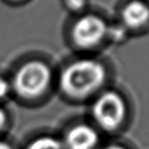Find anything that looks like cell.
Segmentation results:
<instances>
[{
  "mask_svg": "<svg viewBox=\"0 0 149 149\" xmlns=\"http://www.w3.org/2000/svg\"><path fill=\"white\" fill-rule=\"evenodd\" d=\"M107 78V71L101 62L80 59L72 62L62 71L60 88L66 95L84 99L96 92Z\"/></svg>",
  "mask_w": 149,
  "mask_h": 149,
  "instance_id": "obj_1",
  "label": "cell"
},
{
  "mask_svg": "<svg viewBox=\"0 0 149 149\" xmlns=\"http://www.w3.org/2000/svg\"><path fill=\"white\" fill-rule=\"evenodd\" d=\"M52 81V71L41 61H30L22 65L13 79V88L25 99H34L44 94Z\"/></svg>",
  "mask_w": 149,
  "mask_h": 149,
  "instance_id": "obj_2",
  "label": "cell"
},
{
  "mask_svg": "<svg viewBox=\"0 0 149 149\" xmlns=\"http://www.w3.org/2000/svg\"><path fill=\"white\" fill-rule=\"evenodd\" d=\"M95 122L107 131L116 130L125 121L126 105L118 92L108 90L98 97L92 107Z\"/></svg>",
  "mask_w": 149,
  "mask_h": 149,
  "instance_id": "obj_3",
  "label": "cell"
},
{
  "mask_svg": "<svg viewBox=\"0 0 149 149\" xmlns=\"http://www.w3.org/2000/svg\"><path fill=\"white\" fill-rule=\"evenodd\" d=\"M107 22L95 14H86L76 21L72 28V39L80 49H89L97 47L108 34Z\"/></svg>",
  "mask_w": 149,
  "mask_h": 149,
  "instance_id": "obj_4",
  "label": "cell"
},
{
  "mask_svg": "<svg viewBox=\"0 0 149 149\" xmlns=\"http://www.w3.org/2000/svg\"><path fill=\"white\" fill-rule=\"evenodd\" d=\"M99 141V136L93 127L88 125H77L68 130L65 139L67 149H94Z\"/></svg>",
  "mask_w": 149,
  "mask_h": 149,
  "instance_id": "obj_5",
  "label": "cell"
},
{
  "mask_svg": "<svg viewBox=\"0 0 149 149\" xmlns=\"http://www.w3.org/2000/svg\"><path fill=\"white\" fill-rule=\"evenodd\" d=\"M123 25L127 29H139L149 22V4L143 0H131L122 10Z\"/></svg>",
  "mask_w": 149,
  "mask_h": 149,
  "instance_id": "obj_6",
  "label": "cell"
},
{
  "mask_svg": "<svg viewBox=\"0 0 149 149\" xmlns=\"http://www.w3.org/2000/svg\"><path fill=\"white\" fill-rule=\"evenodd\" d=\"M27 149H64V146L59 140L45 136L32 141Z\"/></svg>",
  "mask_w": 149,
  "mask_h": 149,
  "instance_id": "obj_7",
  "label": "cell"
},
{
  "mask_svg": "<svg viewBox=\"0 0 149 149\" xmlns=\"http://www.w3.org/2000/svg\"><path fill=\"white\" fill-rule=\"evenodd\" d=\"M66 9L71 13H79L85 9L86 6V0H64Z\"/></svg>",
  "mask_w": 149,
  "mask_h": 149,
  "instance_id": "obj_8",
  "label": "cell"
},
{
  "mask_svg": "<svg viewBox=\"0 0 149 149\" xmlns=\"http://www.w3.org/2000/svg\"><path fill=\"white\" fill-rule=\"evenodd\" d=\"M10 85L5 79L0 77V99L5 98L9 94L10 91Z\"/></svg>",
  "mask_w": 149,
  "mask_h": 149,
  "instance_id": "obj_9",
  "label": "cell"
},
{
  "mask_svg": "<svg viewBox=\"0 0 149 149\" xmlns=\"http://www.w3.org/2000/svg\"><path fill=\"white\" fill-rule=\"evenodd\" d=\"M6 121H7V115L5 113V111L2 108H0V129H2L3 126L5 125Z\"/></svg>",
  "mask_w": 149,
  "mask_h": 149,
  "instance_id": "obj_10",
  "label": "cell"
},
{
  "mask_svg": "<svg viewBox=\"0 0 149 149\" xmlns=\"http://www.w3.org/2000/svg\"><path fill=\"white\" fill-rule=\"evenodd\" d=\"M103 149H125V147L121 146V145H116V144H112V145H107Z\"/></svg>",
  "mask_w": 149,
  "mask_h": 149,
  "instance_id": "obj_11",
  "label": "cell"
},
{
  "mask_svg": "<svg viewBox=\"0 0 149 149\" xmlns=\"http://www.w3.org/2000/svg\"><path fill=\"white\" fill-rule=\"evenodd\" d=\"M0 149H13V148L10 147V144L5 143V141H0Z\"/></svg>",
  "mask_w": 149,
  "mask_h": 149,
  "instance_id": "obj_12",
  "label": "cell"
}]
</instances>
